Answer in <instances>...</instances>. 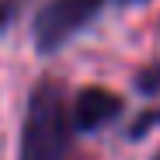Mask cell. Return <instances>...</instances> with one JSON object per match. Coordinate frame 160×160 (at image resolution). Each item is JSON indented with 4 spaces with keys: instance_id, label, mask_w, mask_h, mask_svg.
Masks as SVG:
<instances>
[{
    "instance_id": "1",
    "label": "cell",
    "mask_w": 160,
    "mask_h": 160,
    "mask_svg": "<svg viewBox=\"0 0 160 160\" xmlns=\"http://www.w3.org/2000/svg\"><path fill=\"white\" fill-rule=\"evenodd\" d=\"M70 101L56 80H38L21 125V160H70Z\"/></svg>"
},
{
    "instance_id": "3",
    "label": "cell",
    "mask_w": 160,
    "mask_h": 160,
    "mask_svg": "<svg viewBox=\"0 0 160 160\" xmlns=\"http://www.w3.org/2000/svg\"><path fill=\"white\" fill-rule=\"evenodd\" d=\"M118 115H122V98L108 87H84V91H77L70 104V122L77 132H94Z\"/></svg>"
},
{
    "instance_id": "5",
    "label": "cell",
    "mask_w": 160,
    "mask_h": 160,
    "mask_svg": "<svg viewBox=\"0 0 160 160\" xmlns=\"http://www.w3.org/2000/svg\"><path fill=\"white\" fill-rule=\"evenodd\" d=\"M122 4H143V0H122Z\"/></svg>"
},
{
    "instance_id": "2",
    "label": "cell",
    "mask_w": 160,
    "mask_h": 160,
    "mask_svg": "<svg viewBox=\"0 0 160 160\" xmlns=\"http://www.w3.org/2000/svg\"><path fill=\"white\" fill-rule=\"evenodd\" d=\"M101 7H104V0H49L35 14V24H32L35 49L38 52H56L77 32H84Z\"/></svg>"
},
{
    "instance_id": "4",
    "label": "cell",
    "mask_w": 160,
    "mask_h": 160,
    "mask_svg": "<svg viewBox=\"0 0 160 160\" xmlns=\"http://www.w3.org/2000/svg\"><path fill=\"white\" fill-rule=\"evenodd\" d=\"M4 18H7V11H4V7H0V24H4Z\"/></svg>"
},
{
    "instance_id": "6",
    "label": "cell",
    "mask_w": 160,
    "mask_h": 160,
    "mask_svg": "<svg viewBox=\"0 0 160 160\" xmlns=\"http://www.w3.org/2000/svg\"><path fill=\"white\" fill-rule=\"evenodd\" d=\"M153 160H160V150H157V153H153Z\"/></svg>"
}]
</instances>
